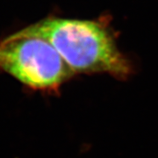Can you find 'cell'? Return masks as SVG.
I'll return each instance as SVG.
<instances>
[{"label":"cell","instance_id":"cell-1","mask_svg":"<svg viewBox=\"0 0 158 158\" xmlns=\"http://www.w3.org/2000/svg\"><path fill=\"white\" fill-rule=\"evenodd\" d=\"M27 28L49 41L73 74L106 73L126 78L131 73L128 60L101 21L49 17Z\"/></svg>","mask_w":158,"mask_h":158},{"label":"cell","instance_id":"cell-2","mask_svg":"<svg viewBox=\"0 0 158 158\" xmlns=\"http://www.w3.org/2000/svg\"><path fill=\"white\" fill-rule=\"evenodd\" d=\"M0 70L39 90H56L73 75L50 42L27 27L0 40Z\"/></svg>","mask_w":158,"mask_h":158}]
</instances>
